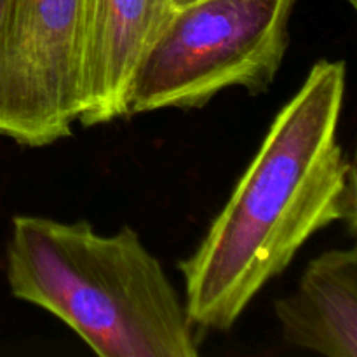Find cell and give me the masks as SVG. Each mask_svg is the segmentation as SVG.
Returning a JSON list of instances; mask_svg holds the SVG:
<instances>
[{
    "mask_svg": "<svg viewBox=\"0 0 357 357\" xmlns=\"http://www.w3.org/2000/svg\"><path fill=\"white\" fill-rule=\"evenodd\" d=\"M345 61L314 63L197 250L180 261L194 326L227 331L303 244L356 229V171L338 143Z\"/></svg>",
    "mask_w": 357,
    "mask_h": 357,
    "instance_id": "obj_1",
    "label": "cell"
},
{
    "mask_svg": "<svg viewBox=\"0 0 357 357\" xmlns=\"http://www.w3.org/2000/svg\"><path fill=\"white\" fill-rule=\"evenodd\" d=\"M7 282L101 357H195L194 323L160 261L129 227L101 236L87 222L16 216Z\"/></svg>",
    "mask_w": 357,
    "mask_h": 357,
    "instance_id": "obj_2",
    "label": "cell"
},
{
    "mask_svg": "<svg viewBox=\"0 0 357 357\" xmlns=\"http://www.w3.org/2000/svg\"><path fill=\"white\" fill-rule=\"evenodd\" d=\"M296 0H197L176 7L143 52L128 117L202 108L229 87L268 89L289 44Z\"/></svg>",
    "mask_w": 357,
    "mask_h": 357,
    "instance_id": "obj_3",
    "label": "cell"
},
{
    "mask_svg": "<svg viewBox=\"0 0 357 357\" xmlns=\"http://www.w3.org/2000/svg\"><path fill=\"white\" fill-rule=\"evenodd\" d=\"M84 0H10L0 30V135L31 149L72 135Z\"/></svg>",
    "mask_w": 357,
    "mask_h": 357,
    "instance_id": "obj_4",
    "label": "cell"
},
{
    "mask_svg": "<svg viewBox=\"0 0 357 357\" xmlns=\"http://www.w3.org/2000/svg\"><path fill=\"white\" fill-rule=\"evenodd\" d=\"M173 9L167 0H84L80 124L128 117L132 73Z\"/></svg>",
    "mask_w": 357,
    "mask_h": 357,
    "instance_id": "obj_5",
    "label": "cell"
},
{
    "mask_svg": "<svg viewBox=\"0 0 357 357\" xmlns=\"http://www.w3.org/2000/svg\"><path fill=\"white\" fill-rule=\"evenodd\" d=\"M274 310L289 347L326 357H356V248H338L314 258L295 291L275 300Z\"/></svg>",
    "mask_w": 357,
    "mask_h": 357,
    "instance_id": "obj_6",
    "label": "cell"
},
{
    "mask_svg": "<svg viewBox=\"0 0 357 357\" xmlns=\"http://www.w3.org/2000/svg\"><path fill=\"white\" fill-rule=\"evenodd\" d=\"M9 2L10 0H0V30L3 26V20H6L7 9H9Z\"/></svg>",
    "mask_w": 357,
    "mask_h": 357,
    "instance_id": "obj_7",
    "label": "cell"
},
{
    "mask_svg": "<svg viewBox=\"0 0 357 357\" xmlns=\"http://www.w3.org/2000/svg\"><path fill=\"white\" fill-rule=\"evenodd\" d=\"M167 2L171 3V6L176 9V7H183V6H188V3L192 2H197V0H167Z\"/></svg>",
    "mask_w": 357,
    "mask_h": 357,
    "instance_id": "obj_8",
    "label": "cell"
},
{
    "mask_svg": "<svg viewBox=\"0 0 357 357\" xmlns=\"http://www.w3.org/2000/svg\"><path fill=\"white\" fill-rule=\"evenodd\" d=\"M347 2H349V3H351V6H352V7H356V6H357V0H347Z\"/></svg>",
    "mask_w": 357,
    "mask_h": 357,
    "instance_id": "obj_9",
    "label": "cell"
}]
</instances>
